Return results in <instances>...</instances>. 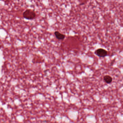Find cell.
I'll list each match as a JSON object with an SVG mask.
<instances>
[{
	"label": "cell",
	"instance_id": "obj_1",
	"mask_svg": "<svg viewBox=\"0 0 123 123\" xmlns=\"http://www.w3.org/2000/svg\"><path fill=\"white\" fill-rule=\"evenodd\" d=\"M23 16L24 18L28 20H32L35 19L36 17V12L31 9H27L23 13Z\"/></svg>",
	"mask_w": 123,
	"mask_h": 123
},
{
	"label": "cell",
	"instance_id": "obj_2",
	"mask_svg": "<svg viewBox=\"0 0 123 123\" xmlns=\"http://www.w3.org/2000/svg\"><path fill=\"white\" fill-rule=\"evenodd\" d=\"M95 55L99 57L104 58L108 55V52L104 49H98L95 51Z\"/></svg>",
	"mask_w": 123,
	"mask_h": 123
},
{
	"label": "cell",
	"instance_id": "obj_3",
	"mask_svg": "<svg viewBox=\"0 0 123 123\" xmlns=\"http://www.w3.org/2000/svg\"><path fill=\"white\" fill-rule=\"evenodd\" d=\"M54 35L56 38L58 40H64L65 37V36L64 34L61 33L58 31H55L54 33Z\"/></svg>",
	"mask_w": 123,
	"mask_h": 123
},
{
	"label": "cell",
	"instance_id": "obj_4",
	"mask_svg": "<svg viewBox=\"0 0 123 123\" xmlns=\"http://www.w3.org/2000/svg\"><path fill=\"white\" fill-rule=\"evenodd\" d=\"M103 80L107 84H110L113 81V78L110 75H106L104 77Z\"/></svg>",
	"mask_w": 123,
	"mask_h": 123
}]
</instances>
